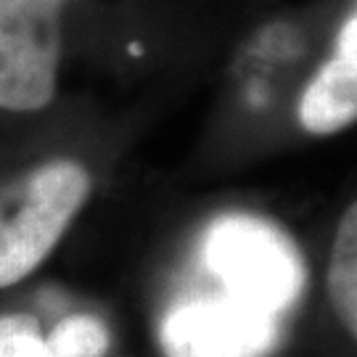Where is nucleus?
I'll use <instances>...</instances> for the list:
<instances>
[{
  "mask_svg": "<svg viewBox=\"0 0 357 357\" xmlns=\"http://www.w3.org/2000/svg\"><path fill=\"white\" fill-rule=\"evenodd\" d=\"M204 262L228 296L275 318L299 302L307 286L296 243L259 217H220L204 238Z\"/></svg>",
  "mask_w": 357,
  "mask_h": 357,
  "instance_id": "f257e3e1",
  "label": "nucleus"
},
{
  "mask_svg": "<svg viewBox=\"0 0 357 357\" xmlns=\"http://www.w3.org/2000/svg\"><path fill=\"white\" fill-rule=\"evenodd\" d=\"M90 185V172L75 159H53L29 175L19 206L0 215V289L26 278L56 249Z\"/></svg>",
  "mask_w": 357,
  "mask_h": 357,
  "instance_id": "f03ea898",
  "label": "nucleus"
},
{
  "mask_svg": "<svg viewBox=\"0 0 357 357\" xmlns=\"http://www.w3.org/2000/svg\"><path fill=\"white\" fill-rule=\"evenodd\" d=\"M278 318L233 296H206L172 307L159 326L165 357H268L278 349Z\"/></svg>",
  "mask_w": 357,
  "mask_h": 357,
  "instance_id": "7ed1b4c3",
  "label": "nucleus"
},
{
  "mask_svg": "<svg viewBox=\"0 0 357 357\" xmlns=\"http://www.w3.org/2000/svg\"><path fill=\"white\" fill-rule=\"evenodd\" d=\"M61 32L0 45V109L38 112L56 96Z\"/></svg>",
  "mask_w": 357,
  "mask_h": 357,
  "instance_id": "20e7f679",
  "label": "nucleus"
},
{
  "mask_svg": "<svg viewBox=\"0 0 357 357\" xmlns=\"http://www.w3.org/2000/svg\"><path fill=\"white\" fill-rule=\"evenodd\" d=\"M357 116V56L333 53L299 98V122L312 135H333Z\"/></svg>",
  "mask_w": 357,
  "mask_h": 357,
  "instance_id": "39448f33",
  "label": "nucleus"
},
{
  "mask_svg": "<svg viewBox=\"0 0 357 357\" xmlns=\"http://www.w3.org/2000/svg\"><path fill=\"white\" fill-rule=\"evenodd\" d=\"M328 296L339 323L357 336V204H349L339 220L328 265Z\"/></svg>",
  "mask_w": 357,
  "mask_h": 357,
  "instance_id": "423d86ee",
  "label": "nucleus"
},
{
  "mask_svg": "<svg viewBox=\"0 0 357 357\" xmlns=\"http://www.w3.org/2000/svg\"><path fill=\"white\" fill-rule=\"evenodd\" d=\"M66 0H0V45L13 40L59 35Z\"/></svg>",
  "mask_w": 357,
  "mask_h": 357,
  "instance_id": "0eeeda50",
  "label": "nucleus"
},
{
  "mask_svg": "<svg viewBox=\"0 0 357 357\" xmlns=\"http://www.w3.org/2000/svg\"><path fill=\"white\" fill-rule=\"evenodd\" d=\"M109 344V328L93 315H69L45 336L48 357H103Z\"/></svg>",
  "mask_w": 357,
  "mask_h": 357,
  "instance_id": "6e6552de",
  "label": "nucleus"
},
{
  "mask_svg": "<svg viewBox=\"0 0 357 357\" xmlns=\"http://www.w3.org/2000/svg\"><path fill=\"white\" fill-rule=\"evenodd\" d=\"M0 357H48L45 336L32 315H0Z\"/></svg>",
  "mask_w": 357,
  "mask_h": 357,
  "instance_id": "1a4fd4ad",
  "label": "nucleus"
}]
</instances>
